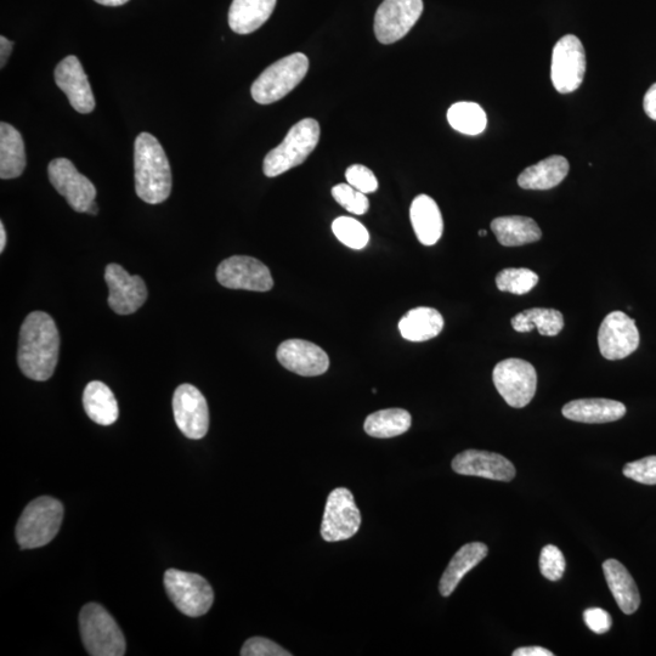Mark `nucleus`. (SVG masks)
Wrapping results in <instances>:
<instances>
[{
  "label": "nucleus",
  "mask_w": 656,
  "mask_h": 656,
  "mask_svg": "<svg viewBox=\"0 0 656 656\" xmlns=\"http://www.w3.org/2000/svg\"><path fill=\"white\" fill-rule=\"evenodd\" d=\"M105 281L109 286V305L116 314H134L145 304L147 288L144 280L140 276L129 275L121 265H107Z\"/></svg>",
  "instance_id": "obj_16"
},
{
  "label": "nucleus",
  "mask_w": 656,
  "mask_h": 656,
  "mask_svg": "<svg viewBox=\"0 0 656 656\" xmlns=\"http://www.w3.org/2000/svg\"><path fill=\"white\" fill-rule=\"evenodd\" d=\"M603 571L621 612L626 615L635 614L641 605V596L629 570L615 559H608L603 564Z\"/></svg>",
  "instance_id": "obj_23"
},
{
  "label": "nucleus",
  "mask_w": 656,
  "mask_h": 656,
  "mask_svg": "<svg viewBox=\"0 0 656 656\" xmlns=\"http://www.w3.org/2000/svg\"><path fill=\"white\" fill-rule=\"evenodd\" d=\"M639 341L636 321L622 311L605 316L598 331L599 352L607 360H622L635 353Z\"/></svg>",
  "instance_id": "obj_13"
},
{
  "label": "nucleus",
  "mask_w": 656,
  "mask_h": 656,
  "mask_svg": "<svg viewBox=\"0 0 656 656\" xmlns=\"http://www.w3.org/2000/svg\"><path fill=\"white\" fill-rule=\"evenodd\" d=\"M626 478L644 485H656V456H648L624 467Z\"/></svg>",
  "instance_id": "obj_37"
},
{
  "label": "nucleus",
  "mask_w": 656,
  "mask_h": 656,
  "mask_svg": "<svg viewBox=\"0 0 656 656\" xmlns=\"http://www.w3.org/2000/svg\"><path fill=\"white\" fill-rule=\"evenodd\" d=\"M539 282V276L527 268H508L496 276V286L501 292H510L523 296L534 290Z\"/></svg>",
  "instance_id": "obj_33"
},
{
  "label": "nucleus",
  "mask_w": 656,
  "mask_h": 656,
  "mask_svg": "<svg viewBox=\"0 0 656 656\" xmlns=\"http://www.w3.org/2000/svg\"><path fill=\"white\" fill-rule=\"evenodd\" d=\"M584 620L588 629L597 633V635H603V633L609 632L613 626L612 616L601 608H590L585 610Z\"/></svg>",
  "instance_id": "obj_40"
},
{
  "label": "nucleus",
  "mask_w": 656,
  "mask_h": 656,
  "mask_svg": "<svg viewBox=\"0 0 656 656\" xmlns=\"http://www.w3.org/2000/svg\"><path fill=\"white\" fill-rule=\"evenodd\" d=\"M332 196L348 212L363 216L369 211L370 202L366 194L350 184H338L332 189Z\"/></svg>",
  "instance_id": "obj_35"
},
{
  "label": "nucleus",
  "mask_w": 656,
  "mask_h": 656,
  "mask_svg": "<svg viewBox=\"0 0 656 656\" xmlns=\"http://www.w3.org/2000/svg\"><path fill=\"white\" fill-rule=\"evenodd\" d=\"M541 574L547 580L556 582L563 578L565 571L564 554L557 546L548 545L542 548L540 556Z\"/></svg>",
  "instance_id": "obj_36"
},
{
  "label": "nucleus",
  "mask_w": 656,
  "mask_h": 656,
  "mask_svg": "<svg viewBox=\"0 0 656 656\" xmlns=\"http://www.w3.org/2000/svg\"><path fill=\"white\" fill-rule=\"evenodd\" d=\"M135 191L139 199L158 205L171 196L172 171L160 141L141 133L134 144Z\"/></svg>",
  "instance_id": "obj_2"
},
{
  "label": "nucleus",
  "mask_w": 656,
  "mask_h": 656,
  "mask_svg": "<svg viewBox=\"0 0 656 656\" xmlns=\"http://www.w3.org/2000/svg\"><path fill=\"white\" fill-rule=\"evenodd\" d=\"M643 107L647 116L656 121V83L648 89L646 96H644Z\"/></svg>",
  "instance_id": "obj_41"
},
{
  "label": "nucleus",
  "mask_w": 656,
  "mask_h": 656,
  "mask_svg": "<svg viewBox=\"0 0 656 656\" xmlns=\"http://www.w3.org/2000/svg\"><path fill=\"white\" fill-rule=\"evenodd\" d=\"M491 230L502 246L518 247L541 240L542 231L534 219L512 216L492 220Z\"/></svg>",
  "instance_id": "obj_28"
},
{
  "label": "nucleus",
  "mask_w": 656,
  "mask_h": 656,
  "mask_svg": "<svg viewBox=\"0 0 656 656\" xmlns=\"http://www.w3.org/2000/svg\"><path fill=\"white\" fill-rule=\"evenodd\" d=\"M26 167L25 143L18 129L0 124V178H19Z\"/></svg>",
  "instance_id": "obj_27"
},
{
  "label": "nucleus",
  "mask_w": 656,
  "mask_h": 656,
  "mask_svg": "<svg viewBox=\"0 0 656 656\" xmlns=\"http://www.w3.org/2000/svg\"><path fill=\"white\" fill-rule=\"evenodd\" d=\"M48 174L50 183L69 205L78 213H87L95 201L96 189L92 182L77 171L67 158H56L49 163Z\"/></svg>",
  "instance_id": "obj_14"
},
{
  "label": "nucleus",
  "mask_w": 656,
  "mask_h": 656,
  "mask_svg": "<svg viewBox=\"0 0 656 656\" xmlns=\"http://www.w3.org/2000/svg\"><path fill=\"white\" fill-rule=\"evenodd\" d=\"M486 235H488V233H486L485 230H480L479 231V236H486Z\"/></svg>",
  "instance_id": "obj_47"
},
{
  "label": "nucleus",
  "mask_w": 656,
  "mask_h": 656,
  "mask_svg": "<svg viewBox=\"0 0 656 656\" xmlns=\"http://www.w3.org/2000/svg\"><path fill=\"white\" fill-rule=\"evenodd\" d=\"M412 228L418 241L424 246H433L440 240L444 231V220L440 209L432 197L417 196L410 209Z\"/></svg>",
  "instance_id": "obj_21"
},
{
  "label": "nucleus",
  "mask_w": 656,
  "mask_h": 656,
  "mask_svg": "<svg viewBox=\"0 0 656 656\" xmlns=\"http://www.w3.org/2000/svg\"><path fill=\"white\" fill-rule=\"evenodd\" d=\"M512 326L520 333L531 332L536 327L541 336L554 337L563 331L564 316L556 309L533 308L514 316Z\"/></svg>",
  "instance_id": "obj_30"
},
{
  "label": "nucleus",
  "mask_w": 656,
  "mask_h": 656,
  "mask_svg": "<svg viewBox=\"0 0 656 656\" xmlns=\"http://www.w3.org/2000/svg\"><path fill=\"white\" fill-rule=\"evenodd\" d=\"M64 520V506L53 497L42 496L28 503L16 525V540L22 550L47 546L55 539Z\"/></svg>",
  "instance_id": "obj_3"
},
{
  "label": "nucleus",
  "mask_w": 656,
  "mask_h": 656,
  "mask_svg": "<svg viewBox=\"0 0 656 656\" xmlns=\"http://www.w3.org/2000/svg\"><path fill=\"white\" fill-rule=\"evenodd\" d=\"M320 140V124L305 118L294 124L282 143L265 156L263 171L268 178L279 177L294 167L301 166Z\"/></svg>",
  "instance_id": "obj_4"
},
{
  "label": "nucleus",
  "mask_w": 656,
  "mask_h": 656,
  "mask_svg": "<svg viewBox=\"0 0 656 656\" xmlns=\"http://www.w3.org/2000/svg\"><path fill=\"white\" fill-rule=\"evenodd\" d=\"M277 0H233L229 26L237 35H250L270 19Z\"/></svg>",
  "instance_id": "obj_22"
},
{
  "label": "nucleus",
  "mask_w": 656,
  "mask_h": 656,
  "mask_svg": "<svg viewBox=\"0 0 656 656\" xmlns=\"http://www.w3.org/2000/svg\"><path fill=\"white\" fill-rule=\"evenodd\" d=\"M60 335L55 321L44 311H33L21 326L18 350L20 370L37 382L48 381L59 361Z\"/></svg>",
  "instance_id": "obj_1"
},
{
  "label": "nucleus",
  "mask_w": 656,
  "mask_h": 656,
  "mask_svg": "<svg viewBox=\"0 0 656 656\" xmlns=\"http://www.w3.org/2000/svg\"><path fill=\"white\" fill-rule=\"evenodd\" d=\"M98 212H99L98 205H96V202L94 201L92 205L89 206L87 213L90 214V216H96Z\"/></svg>",
  "instance_id": "obj_46"
},
{
  "label": "nucleus",
  "mask_w": 656,
  "mask_h": 656,
  "mask_svg": "<svg viewBox=\"0 0 656 656\" xmlns=\"http://www.w3.org/2000/svg\"><path fill=\"white\" fill-rule=\"evenodd\" d=\"M309 70V59L294 53L276 61L253 83L252 98L260 105H270L284 99L301 83Z\"/></svg>",
  "instance_id": "obj_6"
},
{
  "label": "nucleus",
  "mask_w": 656,
  "mask_h": 656,
  "mask_svg": "<svg viewBox=\"0 0 656 656\" xmlns=\"http://www.w3.org/2000/svg\"><path fill=\"white\" fill-rule=\"evenodd\" d=\"M95 2L105 5V7H121V5L128 3L129 0H95Z\"/></svg>",
  "instance_id": "obj_44"
},
{
  "label": "nucleus",
  "mask_w": 656,
  "mask_h": 656,
  "mask_svg": "<svg viewBox=\"0 0 656 656\" xmlns=\"http://www.w3.org/2000/svg\"><path fill=\"white\" fill-rule=\"evenodd\" d=\"M586 54L584 45L574 35L559 39L552 52L551 79L558 93L569 94L584 82Z\"/></svg>",
  "instance_id": "obj_9"
},
{
  "label": "nucleus",
  "mask_w": 656,
  "mask_h": 656,
  "mask_svg": "<svg viewBox=\"0 0 656 656\" xmlns=\"http://www.w3.org/2000/svg\"><path fill=\"white\" fill-rule=\"evenodd\" d=\"M348 184L353 188L364 192V194H372L378 189V180L376 175L373 174L371 169L363 166V164H354L350 166L346 172Z\"/></svg>",
  "instance_id": "obj_38"
},
{
  "label": "nucleus",
  "mask_w": 656,
  "mask_h": 656,
  "mask_svg": "<svg viewBox=\"0 0 656 656\" xmlns=\"http://www.w3.org/2000/svg\"><path fill=\"white\" fill-rule=\"evenodd\" d=\"M450 126L466 135H479L488 126V117L483 107L475 103H456L448 111Z\"/></svg>",
  "instance_id": "obj_32"
},
{
  "label": "nucleus",
  "mask_w": 656,
  "mask_h": 656,
  "mask_svg": "<svg viewBox=\"0 0 656 656\" xmlns=\"http://www.w3.org/2000/svg\"><path fill=\"white\" fill-rule=\"evenodd\" d=\"M5 245H7V233H5L4 224L0 223V252L4 251Z\"/></svg>",
  "instance_id": "obj_45"
},
{
  "label": "nucleus",
  "mask_w": 656,
  "mask_h": 656,
  "mask_svg": "<svg viewBox=\"0 0 656 656\" xmlns=\"http://www.w3.org/2000/svg\"><path fill=\"white\" fill-rule=\"evenodd\" d=\"M411 422L410 412L403 409H387L367 417L364 429L373 438H395L409 431Z\"/></svg>",
  "instance_id": "obj_31"
},
{
  "label": "nucleus",
  "mask_w": 656,
  "mask_h": 656,
  "mask_svg": "<svg viewBox=\"0 0 656 656\" xmlns=\"http://www.w3.org/2000/svg\"><path fill=\"white\" fill-rule=\"evenodd\" d=\"M164 587L179 612L190 618H199L212 608L213 588L199 574L169 569L164 574Z\"/></svg>",
  "instance_id": "obj_7"
},
{
  "label": "nucleus",
  "mask_w": 656,
  "mask_h": 656,
  "mask_svg": "<svg viewBox=\"0 0 656 656\" xmlns=\"http://www.w3.org/2000/svg\"><path fill=\"white\" fill-rule=\"evenodd\" d=\"M569 168L567 158L551 156L524 169L518 177V185L524 190H550L567 178Z\"/></svg>",
  "instance_id": "obj_25"
},
{
  "label": "nucleus",
  "mask_w": 656,
  "mask_h": 656,
  "mask_svg": "<svg viewBox=\"0 0 656 656\" xmlns=\"http://www.w3.org/2000/svg\"><path fill=\"white\" fill-rule=\"evenodd\" d=\"M242 656H292V653L268 638L253 637L248 639L241 649Z\"/></svg>",
  "instance_id": "obj_39"
},
{
  "label": "nucleus",
  "mask_w": 656,
  "mask_h": 656,
  "mask_svg": "<svg viewBox=\"0 0 656 656\" xmlns=\"http://www.w3.org/2000/svg\"><path fill=\"white\" fill-rule=\"evenodd\" d=\"M276 356L285 369L299 376L324 375L330 367V359L324 350L303 339H288L281 343Z\"/></svg>",
  "instance_id": "obj_17"
},
{
  "label": "nucleus",
  "mask_w": 656,
  "mask_h": 656,
  "mask_svg": "<svg viewBox=\"0 0 656 656\" xmlns=\"http://www.w3.org/2000/svg\"><path fill=\"white\" fill-rule=\"evenodd\" d=\"M443 315L437 309H411L399 322L401 336L410 342H426L440 335L444 328Z\"/></svg>",
  "instance_id": "obj_26"
},
{
  "label": "nucleus",
  "mask_w": 656,
  "mask_h": 656,
  "mask_svg": "<svg viewBox=\"0 0 656 656\" xmlns=\"http://www.w3.org/2000/svg\"><path fill=\"white\" fill-rule=\"evenodd\" d=\"M174 420L190 439H202L209 428L208 404L203 394L191 384H182L173 397Z\"/></svg>",
  "instance_id": "obj_15"
},
{
  "label": "nucleus",
  "mask_w": 656,
  "mask_h": 656,
  "mask_svg": "<svg viewBox=\"0 0 656 656\" xmlns=\"http://www.w3.org/2000/svg\"><path fill=\"white\" fill-rule=\"evenodd\" d=\"M13 48V42L9 41V39L4 36L0 37V67H2V69L7 65L9 56L11 55V52H13Z\"/></svg>",
  "instance_id": "obj_42"
},
{
  "label": "nucleus",
  "mask_w": 656,
  "mask_h": 656,
  "mask_svg": "<svg viewBox=\"0 0 656 656\" xmlns=\"http://www.w3.org/2000/svg\"><path fill=\"white\" fill-rule=\"evenodd\" d=\"M79 630L89 655L123 656L126 639L115 619L101 605H84L79 614Z\"/></svg>",
  "instance_id": "obj_5"
},
{
  "label": "nucleus",
  "mask_w": 656,
  "mask_h": 656,
  "mask_svg": "<svg viewBox=\"0 0 656 656\" xmlns=\"http://www.w3.org/2000/svg\"><path fill=\"white\" fill-rule=\"evenodd\" d=\"M361 525V514L356 506L352 491L337 488L328 496L324 518L321 524V536L327 542H339L352 539Z\"/></svg>",
  "instance_id": "obj_10"
},
{
  "label": "nucleus",
  "mask_w": 656,
  "mask_h": 656,
  "mask_svg": "<svg viewBox=\"0 0 656 656\" xmlns=\"http://www.w3.org/2000/svg\"><path fill=\"white\" fill-rule=\"evenodd\" d=\"M562 414L570 421L581 423H609L626 415V406L610 399H579L563 406Z\"/></svg>",
  "instance_id": "obj_20"
},
{
  "label": "nucleus",
  "mask_w": 656,
  "mask_h": 656,
  "mask_svg": "<svg viewBox=\"0 0 656 656\" xmlns=\"http://www.w3.org/2000/svg\"><path fill=\"white\" fill-rule=\"evenodd\" d=\"M423 0H384L375 15V35L382 44L404 38L423 13Z\"/></svg>",
  "instance_id": "obj_11"
},
{
  "label": "nucleus",
  "mask_w": 656,
  "mask_h": 656,
  "mask_svg": "<svg viewBox=\"0 0 656 656\" xmlns=\"http://www.w3.org/2000/svg\"><path fill=\"white\" fill-rule=\"evenodd\" d=\"M497 392L514 409L530 404L537 388V375L533 365L522 359H507L495 366L492 372Z\"/></svg>",
  "instance_id": "obj_8"
},
{
  "label": "nucleus",
  "mask_w": 656,
  "mask_h": 656,
  "mask_svg": "<svg viewBox=\"0 0 656 656\" xmlns=\"http://www.w3.org/2000/svg\"><path fill=\"white\" fill-rule=\"evenodd\" d=\"M488 552V547L482 542H472L462 546L441 576L439 585L441 596H451L466 574L477 567L488 556Z\"/></svg>",
  "instance_id": "obj_24"
},
{
  "label": "nucleus",
  "mask_w": 656,
  "mask_h": 656,
  "mask_svg": "<svg viewBox=\"0 0 656 656\" xmlns=\"http://www.w3.org/2000/svg\"><path fill=\"white\" fill-rule=\"evenodd\" d=\"M217 280L230 290L268 292L274 286L267 265L256 258L245 256L231 257L220 263Z\"/></svg>",
  "instance_id": "obj_12"
},
{
  "label": "nucleus",
  "mask_w": 656,
  "mask_h": 656,
  "mask_svg": "<svg viewBox=\"0 0 656 656\" xmlns=\"http://www.w3.org/2000/svg\"><path fill=\"white\" fill-rule=\"evenodd\" d=\"M333 234L344 246L360 251L369 245V231L358 220L349 217H339L332 224Z\"/></svg>",
  "instance_id": "obj_34"
},
{
  "label": "nucleus",
  "mask_w": 656,
  "mask_h": 656,
  "mask_svg": "<svg viewBox=\"0 0 656 656\" xmlns=\"http://www.w3.org/2000/svg\"><path fill=\"white\" fill-rule=\"evenodd\" d=\"M83 406L90 420L100 426H111L120 415L112 390L99 381L90 382L84 389Z\"/></svg>",
  "instance_id": "obj_29"
},
{
  "label": "nucleus",
  "mask_w": 656,
  "mask_h": 656,
  "mask_svg": "<svg viewBox=\"0 0 656 656\" xmlns=\"http://www.w3.org/2000/svg\"><path fill=\"white\" fill-rule=\"evenodd\" d=\"M55 82L79 113L88 115L95 109V98L89 79L77 56L70 55L55 69Z\"/></svg>",
  "instance_id": "obj_18"
},
{
  "label": "nucleus",
  "mask_w": 656,
  "mask_h": 656,
  "mask_svg": "<svg viewBox=\"0 0 656 656\" xmlns=\"http://www.w3.org/2000/svg\"><path fill=\"white\" fill-rule=\"evenodd\" d=\"M452 469L457 474L499 480V482H511L516 477V468L510 460L488 451H463L452 461Z\"/></svg>",
  "instance_id": "obj_19"
},
{
  "label": "nucleus",
  "mask_w": 656,
  "mask_h": 656,
  "mask_svg": "<svg viewBox=\"0 0 656 656\" xmlns=\"http://www.w3.org/2000/svg\"><path fill=\"white\" fill-rule=\"evenodd\" d=\"M550 650L542 647H524L514 650L513 656H553Z\"/></svg>",
  "instance_id": "obj_43"
}]
</instances>
